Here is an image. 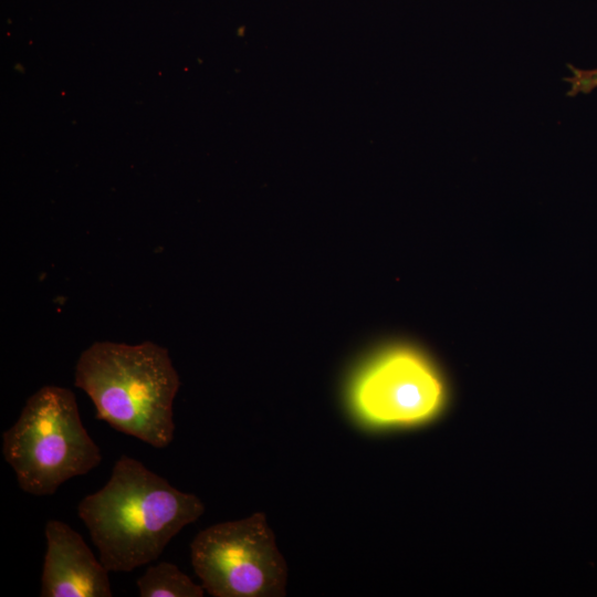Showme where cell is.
<instances>
[{"label":"cell","mask_w":597,"mask_h":597,"mask_svg":"<svg viewBox=\"0 0 597 597\" xmlns=\"http://www.w3.org/2000/svg\"><path fill=\"white\" fill-rule=\"evenodd\" d=\"M205 512L140 461L121 455L106 484L86 495L77 514L109 572H132L157 559L167 544Z\"/></svg>","instance_id":"1"},{"label":"cell","mask_w":597,"mask_h":597,"mask_svg":"<svg viewBox=\"0 0 597 597\" xmlns=\"http://www.w3.org/2000/svg\"><path fill=\"white\" fill-rule=\"evenodd\" d=\"M74 385L115 430L163 449L174 440L180 378L168 350L153 342H95L80 355Z\"/></svg>","instance_id":"2"},{"label":"cell","mask_w":597,"mask_h":597,"mask_svg":"<svg viewBox=\"0 0 597 597\" xmlns=\"http://www.w3.org/2000/svg\"><path fill=\"white\" fill-rule=\"evenodd\" d=\"M2 454L20 489L52 495L65 481L84 475L102 461L98 446L83 426L75 395L44 386L31 395L18 420L2 433Z\"/></svg>","instance_id":"3"},{"label":"cell","mask_w":597,"mask_h":597,"mask_svg":"<svg viewBox=\"0 0 597 597\" xmlns=\"http://www.w3.org/2000/svg\"><path fill=\"white\" fill-rule=\"evenodd\" d=\"M190 559L214 597H282L287 565L264 513L213 524L190 544Z\"/></svg>","instance_id":"4"},{"label":"cell","mask_w":597,"mask_h":597,"mask_svg":"<svg viewBox=\"0 0 597 597\" xmlns=\"http://www.w3.org/2000/svg\"><path fill=\"white\" fill-rule=\"evenodd\" d=\"M359 419L377 428L417 426L432 420L447 401L446 384L432 362L409 345L375 355L350 386Z\"/></svg>","instance_id":"5"},{"label":"cell","mask_w":597,"mask_h":597,"mask_svg":"<svg viewBox=\"0 0 597 597\" xmlns=\"http://www.w3.org/2000/svg\"><path fill=\"white\" fill-rule=\"evenodd\" d=\"M41 597H111L108 574L83 537L69 524L49 520Z\"/></svg>","instance_id":"6"},{"label":"cell","mask_w":597,"mask_h":597,"mask_svg":"<svg viewBox=\"0 0 597 597\" xmlns=\"http://www.w3.org/2000/svg\"><path fill=\"white\" fill-rule=\"evenodd\" d=\"M136 586L142 597H202L206 591L202 585L193 583L169 562L148 566Z\"/></svg>","instance_id":"7"},{"label":"cell","mask_w":597,"mask_h":597,"mask_svg":"<svg viewBox=\"0 0 597 597\" xmlns=\"http://www.w3.org/2000/svg\"><path fill=\"white\" fill-rule=\"evenodd\" d=\"M570 75L565 78L569 84L568 96L588 94L597 88V67L583 70L568 65Z\"/></svg>","instance_id":"8"}]
</instances>
